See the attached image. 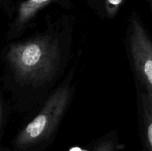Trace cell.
<instances>
[{
	"instance_id": "6da1fadb",
	"label": "cell",
	"mask_w": 152,
	"mask_h": 151,
	"mask_svg": "<svg viewBox=\"0 0 152 151\" xmlns=\"http://www.w3.org/2000/svg\"><path fill=\"white\" fill-rule=\"evenodd\" d=\"M76 23L75 15L62 14L28 38L3 46L1 82L16 112L39 107L57 85L72 57Z\"/></svg>"
},
{
	"instance_id": "30bf717a",
	"label": "cell",
	"mask_w": 152,
	"mask_h": 151,
	"mask_svg": "<svg viewBox=\"0 0 152 151\" xmlns=\"http://www.w3.org/2000/svg\"><path fill=\"white\" fill-rule=\"evenodd\" d=\"M146 1L149 3L150 6H151V7L152 8V0H146Z\"/></svg>"
},
{
	"instance_id": "ba28073f",
	"label": "cell",
	"mask_w": 152,
	"mask_h": 151,
	"mask_svg": "<svg viewBox=\"0 0 152 151\" xmlns=\"http://www.w3.org/2000/svg\"><path fill=\"white\" fill-rule=\"evenodd\" d=\"M16 5L13 0H0V13H4L12 19L16 11Z\"/></svg>"
},
{
	"instance_id": "3957f363",
	"label": "cell",
	"mask_w": 152,
	"mask_h": 151,
	"mask_svg": "<svg viewBox=\"0 0 152 151\" xmlns=\"http://www.w3.org/2000/svg\"><path fill=\"white\" fill-rule=\"evenodd\" d=\"M126 48L137 79L152 100V41L135 11L128 21Z\"/></svg>"
},
{
	"instance_id": "7a4b0ae2",
	"label": "cell",
	"mask_w": 152,
	"mask_h": 151,
	"mask_svg": "<svg viewBox=\"0 0 152 151\" xmlns=\"http://www.w3.org/2000/svg\"><path fill=\"white\" fill-rule=\"evenodd\" d=\"M77 59L39 107L34 118L11 142L13 151H42L54 140L75 91Z\"/></svg>"
},
{
	"instance_id": "5b68a950",
	"label": "cell",
	"mask_w": 152,
	"mask_h": 151,
	"mask_svg": "<svg viewBox=\"0 0 152 151\" xmlns=\"http://www.w3.org/2000/svg\"><path fill=\"white\" fill-rule=\"evenodd\" d=\"M88 6L102 19H112L118 14L124 0H86Z\"/></svg>"
},
{
	"instance_id": "9c48e42d",
	"label": "cell",
	"mask_w": 152,
	"mask_h": 151,
	"mask_svg": "<svg viewBox=\"0 0 152 151\" xmlns=\"http://www.w3.org/2000/svg\"><path fill=\"white\" fill-rule=\"evenodd\" d=\"M0 151H13L12 149H8L1 144V139H0Z\"/></svg>"
},
{
	"instance_id": "52a82bcc",
	"label": "cell",
	"mask_w": 152,
	"mask_h": 151,
	"mask_svg": "<svg viewBox=\"0 0 152 151\" xmlns=\"http://www.w3.org/2000/svg\"><path fill=\"white\" fill-rule=\"evenodd\" d=\"M7 121V112L2 94L1 82L0 81V139H2Z\"/></svg>"
},
{
	"instance_id": "8fae6325",
	"label": "cell",
	"mask_w": 152,
	"mask_h": 151,
	"mask_svg": "<svg viewBox=\"0 0 152 151\" xmlns=\"http://www.w3.org/2000/svg\"><path fill=\"white\" fill-rule=\"evenodd\" d=\"M71 151H85V150H71Z\"/></svg>"
},
{
	"instance_id": "8992f818",
	"label": "cell",
	"mask_w": 152,
	"mask_h": 151,
	"mask_svg": "<svg viewBox=\"0 0 152 151\" xmlns=\"http://www.w3.org/2000/svg\"><path fill=\"white\" fill-rule=\"evenodd\" d=\"M119 147V135L117 130L106 133L101 138L94 151H117Z\"/></svg>"
},
{
	"instance_id": "277c9868",
	"label": "cell",
	"mask_w": 152,
	"mask_h": 151,
	"mask_svg": "<svg viewBox=\"0 0 152 151\" xmlns=\"http://www.w3.org/2000/svg\"><path fill=\"white\" fill-rule=\"evenodd\" d=\"M56 4L62 8L72 7V0H24L18 6L4 36L6 42L18 39L28 29L34 28L39 13L50 4Z\"/></svg>"
}]
</instances>
